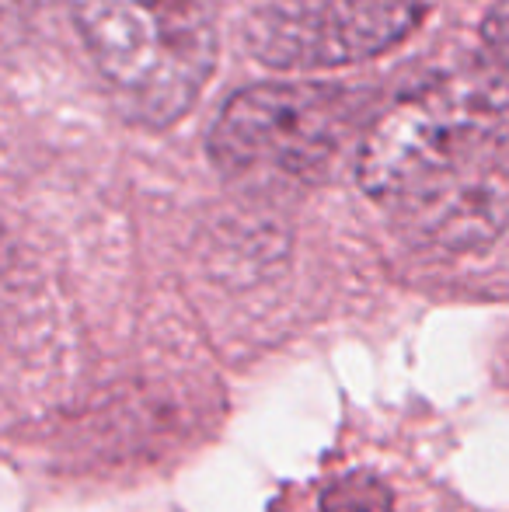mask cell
<instances>
[{
  "label": "cell",
  "instance_id": "cell-1",
  "mask_svg": "<svg viewBox=\"0 0 509 512\" xmlns=\"http://www.w3.org/2000/svg\"><path fill=\"white\" fill-rule=\"evenodd\" d=\"M356 175L374 203L440 237H475L509 189V63L485 49L374 115Z\"/></svg>",
  "mask_w": 509,
  "mask_h": 512
},
{
  "label": "cell",
  "instance_id": "cell-2",
  "mask_svg": "<svg viewBox=\"0 0 509 512\" xmlns=\"http://www.w3.org/2000/svg\"><path fill=\"white\" fill-rule=\"evenodd\" d=\"M119 112L171 126L203 95L217 63L206 0H67Z\"/></svg>",
  "mask_w": 509,
  "mask_h": 512
},
{
  "label": "cell",
  "instance_id": "cell-3",
  "mask_svg": "<svg viewBox=\"0 0 509 512\" xmlns=\"http://www.w3.org/2000/svg\"><path fill=\"white\" fill-rule=\"evenodd\" d=\"M374 98L321 81H269L241 88L210 129V157L224 178L252 189L311 185L353 136H367Z\"/></svg>",
  "mask_w": 509,
  "mask_h": 512
},
{
  "label": "cell",
  "instance_id": "cell-4",
  "mask_svg": "<svg viewBox=\"0 0 509 512\" xmlns=\"http://www.w3.org/2000/svg\"><path fill=\"white\" fill-rule=\"evenodd\" d=\"M422 21V0H269L245 39L276 70H335L381 56Z\"/></svg>",
  "mask_w": 509,
  "mask_h": 512
},
{
  "label": "cell",
  "instance_id": "cell-5",
  "mask_svg": "<svg viewBox=\"0 0 509 512\" xmlns=\"http://www.w3.org/2000/svg\"><path fill=\"white\" fill-rule=\"evenodd\" d=\"M321 512H394L391 492L370 474H342L325 488Z\"/></svg>",
  "mask_w": 509,
  "mask_h": 512
},
{
  "label": "cell",
  "instance_id": "cell-6",
  "mask_svg": "<svg viewBox=\"0 0 509 512\" xmlns=\"http://www.w3.org/2000/svg\"><path fill=\"white\" fill-rule=\"evenodd\" d=\"M485 42H489V53L509 63V0H496L485 18Z\"/></svg>",
  "mask_w": 509,
  "mask_h": 512
}]
</instances>
